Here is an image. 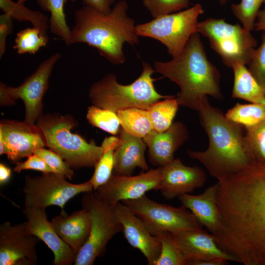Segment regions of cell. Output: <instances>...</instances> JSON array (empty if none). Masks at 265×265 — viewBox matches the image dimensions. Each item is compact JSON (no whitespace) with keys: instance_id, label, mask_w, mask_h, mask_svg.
Wrapping results in <instances>:
<instances>
[{"instance_id":"cell-1","label":"cell","mask_w":265,"mask_h":265,"mask_svg":"<svg viewBox=\"0 0 265 265\" xmlns=\"http://www.w3.org/2000/svg\"><path fill=\"white\" fill-rule=\"evenodd\" d=\"M219 245L244 265H265V162L218 181Z\"/></svg>"},{"instance_id":"cell-2","label":"cell","mask_w":265,"mask_h":265,"mask_svg":"<svg viewBox=\"0 0 265 265\" xmlns=\"http://www.w3.org/2000/svg\"><path fill=\"white\" fill-rule=\"evenodd\" d=\"M200 123L209 138L203 151L188 149L190 158L203 164L218 181L246 168L254 160L244 141L243 127L229 120L205 97L198 111Z\"/></svg>"},{"instance_id":"cell-3","label":"cell","mask_w":265,"mask_h":265,"mask_svg":"<svg viewBox=\"0 0 265 265\" xmlns=\"http://www.w3.org/2000/svg\"><path fill=\"white\" fill-rule=\"evenodd\" d=\"M154 69L179 86L176 98L181 106L198 111L208 96L223 99L219 71L208 59L198 32L191 35L177 56L155 62Z\"/></svg>"},{"instance_id":"cell-4","label":"cell","mask_w":265,"mask_h":265,"mask_svg":"<svg viewBox=\"0 0 265 265\" xmlns=\"http://www.w3.org/2000/svg\"><path fill=\"white\" fill-rule=\"evenodd\" d=\"M128 7L125 0H120L105 14L83 5L75 12L71 44L86 43L111 63L123 64L125 61L124 44L136 45L139 37L134 21L128 16Z\"/></svg>"},{"instance_id":"cell-5","label":"cell","mask_w":265,"mask_h":265,"mask_svg":"<svg viewBox=\"0 0 265 265\" xmlns=\"http://www.w3.org/2000/svg\"><path fill=\"white\" fill-rule=\"evenodd\" d=\"M142 64L140 75L131 84L119 83L113 73L94 82L88 91L92 104L117 113L133 107L148 110L155 102L169 97L156 90L154 82L157 79L153 78L154 69L148 63L142 61Z\"/></svg>"},{"instance_id":"cell-6","label":"cell","mask_w":265,"mask_h":265,"mask_svg":"<svg viewBox=\"0 0 265 265\" xmlns=\"http://www.w3.org/2000/svg\"><path fill=\"white\" fill-rule=\"evenodd\" d=\"M36 122L44 134L47 147L58 154L73 169L94 167L103 154V147L97 145L93 140L88 142L71 132L77 123L69 114H43Z\"/></svg>"},{"instance_id":"cell-7","label":"cell","mask_w":265,"mask_h":265,"mask_svg":"<svg viewBox=\"0 0 265 265\" xmlns=\"http://www.w3.org/2000/svg\"><path fill=\"white\" fill-rule=\"evenodd\" d=\"M82 208L89 213L91 229L87 240L78 253L74 265H92L103 255L109 241L122 232L114 206L103 198L96 191L84 193L81 199Z\"/></svg>"},{"instance_id":"cell-8","label":"cell","mask_w":265,"mask_h":265,"mask_svg":"<svg viewBox=\"0 0 265 265\" xmlns=\"http://www.w3.org/2000/svg\"><path fill=\"white\" fill-rule=\"evenodd\" d=\"M197 32L208 39L223 63L232 68L238 64L247 65L257 44L251 32L222 19L209 18L199 22Z\"/></svg>"},{"instance_id":"cell-9","label":"cell","mask_w":265,"mask_h":265,"mask_svg":"<svg viewBox=\"0 0 265 265\" xmlns=\"http://www.w3.org/2000/svg\"><path fill=\"white\" fill-rule=\"evenodd\" d=\"M203 13L201 5L197 3L181 11L155 18L136 25L139 36L155 39L163 44L172 57L183 50L191 35L197 32L198 18Z\"/></svg>"},{"instance_id":"cell-10","label":"cell","mask_w":265,"mask_h":265,"mask_svg":"<svg viewBox=\"0 0 265 265\" xmlns=\"http://www.w3.org/2000/svg\"><path fill=\"white\" fill-rule=\"evenodd\" d=\"M64 176L53 172L42 173L40 176L25 177L24 186L25 206L46 209L49 206H58L61 214H66V203L75 196L93 191L89 180L81 184H72Z\"/></svg>"},{"instance_id":"cell-11","label":"cell","mask_w":265,"mask_h":265,"mask_svg":"<svg viewBox=\"0 0 265 265\" xmlns=\"http://www.w3.org/2000/svg\"><path fill=\"white\" fill-rule=\"evenodd\" d=\"M56 53L42 62L35 72L17 87L0 82V105L11 106L21 99L25 107V120L35 124L43 115V98L49 86V79L55 64L61 58Z\"/></svg>"},{"instance_id":"cell-12","label":"cell","mask_w":265,"mask_h":265,"mask_svg":"<svg viewBox=\"0 0 265 265\" xmlns=\"http://www.w3.org/2000/svg\"><path fill=\"white\" fill-rule=\"evenodd\" d=\"M131 209L153 235L159 231L177 234L189 230L202 229L194 214L182 205L176 208L156 202L146 195L134 200L121 202Z\"/></svg>"},{"instance_id":"cell-13","label":"cell","mask_w":265,"mask_h":265,"mask_svg":"<svg viewBox=\"0 0 265 265\" xmlns=\"http://www.w3.org/2000/svg\"><path fill=\"white\" fill-rule=\"evenodd\" d=\"M40 239L28 234L24 222L0 225V265H34L37 263L36 246Z\"/></svg>"},{"instance_id":"cell-14","label":"cell","mask_w":265,"mask_h":265,"mask_svg":"<svg viewBox=\"0 0 265 265\" xmlns=\"http://www.w3.org/2000/svg\"><path fill=\"white\" fill-rule=\"evenodd\" d=\"M0 136L7 146V158L16 163L33 154L36 150L47 147L42 130L37 125L25 120H1Z\"/></svg>"},{"instance_id":"cell-15","label":"cell","mask_w":265,"mask_h":265,"mask_svg":"<svg viewBox=\"0 0 265 265\" xmlns=\"http://www.w3.org/2000/svg\"><path fill=\"white\" fill-rule=\"evenodd\" d=\"M160 180L159 167L136 176L112 174L109 180L95 191L115 206L123 201L138 199L150 190H157Z\"/></svg>"},{"instance_id":"cell-16","label":"cell","mask_w":265,"mask_h":265,"mask_svg":"<svg viewBox=\"0 0 265 265\" xmlns=\"http://www.w3.org/2000/svg\"><path fill=\"white\" fill-rule=\"evenodd\" d=\"M159 168L160 180L157 190L168 200L191 193L206 181V174L201 167L186 166L179 159H174Z\"/></svg>"},{"instance_id":"cell-17","label":"cell","mask_w":265,"mask_h":265,"mask_svg":"<svg viewBox=\"0 0 265 265\" xmlns=\"http://www.w3.org/2000/svg\"><path fill=\"white\" fill-rule=\"evenodd\" d=\"M23 213L26 219L27 232L42 240L54 255V265H70L75 263L77 254L59 237L51 221L47 219L46 210L25 206Z\"/></svg>"},{"instance_id":"cell-18","label":"cell","mask_w":265,"mask_h":265,"mask_svg":"<svg viewBox=\"0 0 265 265\" xmlns=\"http://www.w3.org/2000/svg\"><path fill=\"white\" fill-rule=\"evenodd\" d=\"M116 216L122 226L125 238L132 247L138 249L149 265H155L159 258L161 245L156 237L148 230L143 221L122 202L115 206Z\"/></svg>"},{"instance_id":"cell-19","label":"cell","mask_w":265,"mask_h":265,"mask_svg":"<svg viewBox=\"0 0 265 265\" xmlns=\"http://www.w3.org/2000/svg\"><path fill=\"white\" fill-rule=\"evenodd\" d=\"M188 138V130L180 121L173 122L163 132L152 130L143 138L148 148L150 162L158 167L169 163L174 159L175 152Z\"/></svg>"},{"instance_id":"cell-20","label":"cell","mask_w":265,"mask_h":265,"mask_svg":"<svg viewBox=\"0 0 265 265\" xmlns=\"http://www.w3.org/2000/svg\"><path fill=\"white\" fill-rule=\"evenodd\" d=\"M175 236L189 260L188 265L194 261L209 259L237 262L233 256L219 245L212 234L207 233L203 229L186 230Z\"/></svg>"},{"instance_id":"cell-21","label":"cell","mask_w":265,"mask_h":265,"mask_svg":"<svg viewBox=\"0 0 265 265\" xmlns=\"http://www.w3.org/2000/svg\"><path fill=\"white\" fill-rule=\"evenodd\" d=\"M219 183L208 187L201 194H185L178 197L182 205L189 210L203 226L214 237L222 229V223L216 202Z\"/></svg>"},{"instance_id":"cell-22","label":"cell","mask_w":265,"mask_h":265,"mask_svg":"<svg viewBox=\"0 0 265 265\" xmlns=\"http://www.w3.org/2000/svg\"><path fill=\"white\" fill-rule=\"evenodd\" d=\"M119 142L114 155L113 174L130 176L136 168L149 170L145 153L147 145L143 138L131 135L122 128L119 132Z\"/></svg>"},{"instance_id":"cell-23","label":"cell","mask_w":265,"mask_h":265,"mask_svg":"<svg viewBox=\"0 0 265 265\" xmlns=\"http://www.w3.org/2000/svg\"><path fill=\"white\" fill-rule=\"evenodd\" d=\"M59 237L77 254L87 240L91 229V218L84 208L68 215L61 214L51 221Z\"/></svg>"},{"instance_id":"cell-24","label":"cell","mask_w":265,"mask_h":265,"mask_svg":"<svg viewBox=\"0 0 265 265\" xmlns=\"http://www.w3.org/2000/svg\"><path fill=\"white\" fill-rule=\"evenodd\" d=\"M232 69L234 84L232 97L265 105V94L245 65L238 64Z\"/></svg>"},{"instance_id":"cell-25","label":"cell","mask_w":265,"mask_h":265,"mask_svg":"<svg viewBox=\"0 0 265 265\" xmlns=\"http://www.w3.org/2000/svg\"><path fill=\"white\" fill-rule=\"evenodd\" d=\"M68 0H36L39 6L50 12L49 28L52 34L60 38L67 46L71 43V30L68 26L64 6ZM75 2L76 0H71Z\"/></svg>"},{"instance_id":"cell-26","label":"cell","mask_w":265,"mask_h":265,"mask_svg":"<svg viewBox=\"0 0 265 265\" xmlns=\"http://www.w3.org/2000/svg\"><path fill=\"white\" fill-rule=\"evenodd\" d=\"M119 137H106L101 146L104 152L96 164L94 173L90 179L94 191L105 184L112 176L114 168V155L118 145Z\"/></svg>"},{"instance_id":"cell-27","label":"cell","mask_w":265,"mask_h":265,"mask_svg":"<svg viewBox=\"0 0 265 265\" xmlns=\"http://www.w3.org/2000/svg\"><path fill=\"white\" fill-rule=\"evenodd\" d=\"M121 128L127 133L143 138L153 130L148 110L130 108L117 113Z\"/></svg>"},{"instance_id":"cell-28","label":"cell","mask_w":265,"mask_h":265,"mask_svg":"<svg viewBox=\"0 0 265 265\" xmlns=\"http://www.w3.org/2000/svg\"><path fill=\"white\" fill-rule=\"evenodd\" d=\"M153 235L157 237L161 245L160 253L155 265H188L189 260L175 234L159 231Z\"/></svg>"},{"instance_id":"cell-29","label":"cell","mask_w":265,"mask_h":265,"mask_svg":"<svg viewBox=\"0 0 265 265\" xmlns=\"http://www.w3.org/2000/svg\"><path fill=\"white\" fill-rule=\"evenodd\" d=\"M179 104L176 97L170 96L152 104L148 109L153 130L161 132L172 124Z\"/></svg>"},{"instance_id":"cell-30","label":"cell","mask_w":265,"mask_h":265,"mask_svg":"<svg viewBox=\"0 0 265 265\" xmlns=\"http://www.w3.org/2000/svg\"><path fill=\"white\" fill-rule=\"evenodd\" d=\"M0 8L10 15L13 19L19 22H30L33 27L40 29L47 35L49 28L48 18L39 11H33L12 0H0Z\"/></svg>"},{"instance_id":"cell-31","label":"cell","mask_w":265,"mask_h":265,"mask_svg":"<svg viewBox=\"0 0 265 265\" xmlns=\"http://www.w3.org/2000/svg\"><path fill=\"white\" fill-rule=\"evenodd\" d=\"M225 114L229 120L247 128L265 119V105L237 103Z\"/></svg>"},{"instance_id":"cell-32","label":"cell","mask_w":265,"mask_h":265,"mask_svg":"<svg viewBox=\"0 0 265 265\" xmlns=\"http://www.w3.org/2000/svg\"><path fill=\"white\" fill-rule=\"evenodd\" d=\"M49 41L47 35L36 27L26 28L17 33L13 48L20 54H34Z\"/></svg>"},{"instance_id":"cell-33","label":"cell","mask_w":265,"mask_h":265,"mask_svg":"<svg viewBox=\"0 0 265 265\" xmlns=\"http://www.w3.org/2000/svg\"><path fill=\"white\" fill-rule=\"evenodd\" d=\"M86 119L93 127L112 135L119 133L121 126L117 114L111 110L91 105L88 107Z\"/></svg>"},{"instance_id":"cell-34","label":"cell","mask_w":265,"mask_h":265,"mask_svg":"<svg viewBox=\"0 0 265 265\" xmlns=\"http://www.w3.org/2000/svg\"><path fill=\"white\" fill-rule=\"evenodd\" d=\"M244 138L254 160L265 162V119L253 126L245 128Z\"/></svg>"},{"instance_id":"cell-35","label":"cell","mask_w":265,"mask_h":265,"mask_svg":"<svg viewBox=\"0 0 265 265\" xmlns=\"http://www.w3.org/2000/svg\"><path fill=\"white\" fill-rule=\"evenodd\" d=\"M265 0H241L238 4L231 5L234 16L241 22L242 27L251 32L254 29L257 16Z\"/></svg>"},{"instance_id":"cell-36","label":"cell","mask_w":265,"mask_h":265,"mask_svg":"<svg viewBox=\"0 0 265 265\" xmlns=\"http://www.w3.org/2000/svg\"><path fill=\"white\" fill-rule=\"evenodd\" d=\"M247 65L265 94V31L262 36L261 44L253 51Z\"/></svg>"},{"instance_id":"cell-37","label":"cell","mask_w":265,"mask_h":265,"mask_svg":"<svg viewBox=\"0 0 265 265\" xmlns=\"http://www.w3.org/2000/svg\"><path fill=\"white\" fill-rule=\"evenodd\" d=\"M189 0H143V3L155 18L186 8Z\"/></svg>"},{"instance_id":"cell-38","label":"cell","mask_w":265,"mask_h":265,"mask_svg":"<svg viewBox=\"0 0 265 265\" xmlns=\"http://www.w3.org/2000/svg\"><path fill=\"white\" fill-rule=\"evenodd\" d=\"M34 154L42 158L55 173L62 175L70 180L73 177V169L55 152L44 147L36 150Z\"/></svg>"},{"instance_id":"cell-39","label":"cell","mask_w":265,"mask_h":265,"mask_svg":"<svg viewBox=\"0 0 265 265\" xmlns=\"http://www.w3.org/2000/svg\"><path fill=\"white\" fill-rule=\"evenodd\" d=\"M25 170H34L42 173H55L42 158L34 154L28 156L26 160L23 162H17L14 168V171L16 173Z\"/></svg>"},{"instance_id":"cell-40","label":"cell","mask_w":265,"mask_h":265,"mask_svg":"<svg viewBox=\"0 0 265 265\" xmlns=\"http://www.w3.org/2000/svg\"><path fill=\"white\" fill-rule=\"evenodd\" d=\"M13 19L8 14L3 13L0 15V58L6 51V40L7 36L13 29Z\"/></svg>"},{"instance_id":"cell-41","label":"cell","mask_w":265,"mask_h":265,"mask_svg":"<svg viewBox=\"0 0 265 265\" xmlns=\"http://www.w3.org/2000/svg\"><path fill=\"white\" fill-rule=\"evenodd\" d=\"M83 5L89 6L105 14L109 13L115 0H82Z\"/></svg>"},{"instance_id":"cell-42","label":"cell","mask_w":265,"mask_h":265,"mask_svg":"<svg viewBox=\"0 0 265 265\" xmlns=\"http://www.w3.org/2000/svg\"><path fill=\"white\" fill-rule=\"evenodd\" d=\"M263 9L260 10L258 13L254 25V29L265 31V1Z\"/></svg>"},{"instance_id":"cell-43","label":"cell","mask_w":265,"mask_h":265,"mask_svg":"<svg viewBox=\"0 0 265 265\" xmlns=\"http://www.w3.org/2000/svg\"><path fill=\"white\" fill-rule=\"evenodd\" d=\"M11 174V169L4 165L0 163V184L3 185L9 179Z\"/></svg>"},{"instance_id":"cell-44","label":"cell","mask_w":265,"mask_h":265,"mask_svg":"<svg viewBox=\"0 0 265 265\" xmlns=\"http://www.w3.org/2000/svg\"><path fill=\"white\" fill-rule=\"evenodd\" d=\"M228 261L218 259H209L193 262L190 265H225Z\"/></svg>"},{"instance_id":"cell-45","label":"cell","mask_w":265,"mask_h":265,"mask_svg":"<svg viewBox=\"0 0 265 265\" xmlns=\"http://www.w3.org/2000/svg\"><path fill=\"white\" fill-rule=\"evenodd\" d=\"M27 1V0H18L17 2L20 4H24L25 2H26Z\"/></svg>"},{"instance_id":"cell-46","label":"cell","mask_w":265,"mask_h":265,"mask_svg":"<svg viewBox=\"0 0 265 265\" xmlns=\"http://www.w3.org/2000/svg\"><path fill=\"white\" fill-rule=\"evenodd\" d=\"M228 0H219V2L221 5H224L228 2Z\"/></svg>"}]
</instances>
